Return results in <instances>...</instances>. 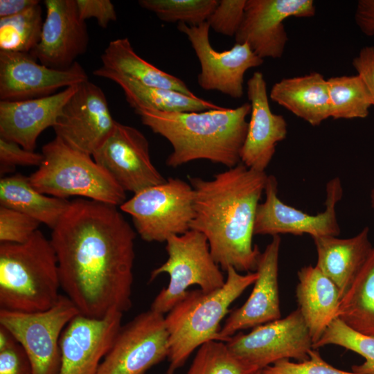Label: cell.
<instances>
[{
  "mask_svg": "<svg viewBox=\"0 0 374 374\" xmlns=\"http://www.w3.org/2000/svg\"><path fill=\"white\" fill-rule=\"evenodd\" d=\"M226 272L223 287L212 292L188 291L165 317L170 344L166 374H175L205 342L220 341V323L229 306L258 278L256 271L242 274L231 267Z\"/></svg>",
  "mask_w": 374,
  "mask_h": 374,
  "instance_id": "5b68a950",
  "label": "cell"
},
{
  "mask_svg": "<svg viewBox=\"0 0 374 374\" xmlns=\"http://www.w3.org/2000/svg\"><path fill=\"white\" fill-rule=\"evenodd\" d=\"M0 374H33L28 357L19 343L0 352Z\"/></svg>",
  "mask_w": 374,
  "mask_h": 374,
  "instance_id": "ab89813d",
  "label": "cell"
},
{
  "mask_svg": "<svg viewBox=\"0 0 374 374\" xmlns=\"http://www.w3.org/2000/svg\"><path fill=\"white\" fill-rule=\"evenodd\" d=\"M371 205L374 213V180H373V185L371 191Z\"/></svg>",
  "mask_w": 374,
  "mask_h": 374,
  "instance_id": "f6af8a7d",
  "label": "cell"
},
{
  "mask_svg": "<svg viewBox=\"0 0 374 374\" xmlns=\"http://www.w3.org/2000/svg\"><path fill=\"white\" fill-rule=\"evenodd\" d=\"M368 232V228L364 227L358 234L348 238L337 236L313 238L317 252L316 266L337 285L341 299L373 249Z\"/></svg>",
  "mask_w": 374,
  "mask_h": 374,
  "instance_id": "603a6c76",
  "label": "cell"
},
{
  "mask_svg": "<svg viewBox=\"0 0 374 374\" xmlns=\"http://www.w3.org/2000/svg\"><path fill=\"white\" fill-rule=\"evenodd\" d=\"M337 317L356 331L374 335V247L341 298Z\"/></svg>",
  "mask_w": 374,
  "mask_h": 374,
  "instance_id": "f1b7e54d",
  "label": "cell"
},
{
  "mask_svg": "<svg viewBox=\"0 0 374 374\" xmlns=\"http://www.w3.org/2000/svg\"><path fill=\"white\" fill-rule=\"evenodd\" d=\"M251 117L240 151V161L247 168L265 172L278 143L287 136V123L283 116L271 112L263 74L256 71L247 81Z\"/></svg>",
  "mask_w": 374,
  "mask_h": 374,
  "instance_id": "44dd1931",
  "label": "cell"
},
{
  "mask_svg": "<svg viewBox=\"0 0 374 374\" xmlns=\"http://www.w3.org/2000/svg\"><path fill=\"white\" fill-rule=\"evenodd\" d=\"M116 123L103 91L88 80L78 84L53 129L55 137L66 145L93 156L112 134Z\"/></svg>",
  "mask_w": 374,
  "mask_h": 374,
  "instance_id": "5bb4252c",
  "label": "cell"
},
{
  "mask_svg": "<svg viewBox=\"0 0 374 374\" xmlns=\"http://www.w3.org/2000/svg\"><path fill=\"white\" fill-rule=\"evenodd\" d=\"M44 159L41 152L24 149L18 143L0 137L1 173L10 172L17 166H39Z\"/></svg>",
  "mask_w": 374,
  "mask_h": 374,
  "instance_id": "74e56055",
  "label": "cell"
},
{
  "mask_svg": "<svg viewBox=\"0 0 374 374\" xmlns=\"http://www.w3.org/2000/svg\"><path fill=\"white\" fill-rule=\"evenodd\" d=\"M312 0H246L235 43H247L261 59L280 58L288 41L283 21L314 16Z\"/></svg>",
  "mask_w": 374,
  "mask_h": 374,
  "instance_id": "2e32d148",
  "label": "cell"
},
{
  "mask_svg": "<svg viewBox=\"0 0 374 374\" xmlns=\"http://www.w3.org/2000/svg\"><path fill=\"white\" fill-rule=\"evenodd\" d=\"M267 177L240 163L210 180L188 177L194 193L190 229L206 237L214 260L224 271L230 267L238 272L256 270L261 252L252 239Z\"/></svg>",
  "mask_w": 374,
  "mask_h": 374,
  "instance_id": "7a4b0ae2",
  "label": "cell"
},
{
  "mask_svg": "<svg viewBox=\"0 0 374 374\" xmlns=\"http://www.w3.org/2000/svg\"><path fill=\"white\" fill-rule=\"evenodd\" d=\"M39 3L38 0H1L0 18L17 15Z\"/></svg>",
  "mask_w": 374,
  "mask_h": 374,
  "instance_id": "7bdbcfd3",
  "label": "cell"
},
{
  "mask_svg": "<svg viewBox=\"0 0 374 374\" xmlns=\"http://www.w3.org/2000/svg\"><path fill=\"white\" fill-rule=\"evenodd\" d=\"M355 21L361 32L366 36H374V0L358 1Z\"/></svg>",
  "mask_w": 374,
  "mask_h": 374,
  "instance_id": "b9f144b4",
  "label": "cell"
},
{
  "mask_svg": "<svg viewBox=\"0 0 374 374\" xmlns=\"http://www.w3.org/2000/svg\"><path fill=\"white\" fill-rule=\"evenodd\" d=\"M44 159L28 176L40 193L61 199L75 196L116 206L126 201V192L92 156L72 149L60 139L45 144Z\"/></svg>",
  "mask_w": 374,
  "mask_h": 374,
  "instance_id": "8992f818",
  "label": "cell"
},
{
  "mask_svg": "<svg viewBox=\"0 0 374 374\" xmlns=\"http://www.w3.org/2000/svg\"><path fill=\"white\" fill-rule=\"evenodd\" d=\"M78 84L53 95L17 101L0 102V137L34 151L39 134L54 127Z\"/></svg>",
  "mask_w": 374,
  "mask_h": 374,
  "instance_id": "7402d4cb",
  "label": "cell"
},
{
  "mask_svg": "<svg viewBox=\"0 0 374 374\" xmlns=\"http://www.w3.org/2000/svg\"><path fill=\"white\" fill-rule=\"evenodd\" d=\"M255 371L232 354L225 342L212 340L198 348L186 374H251Z\"/></svg>",
  "mask_w": 374,
  "mask_h": 374,
  "instance_id": "836d02e7",
  "label": "cell"
},
{
  "mask_svg": "<svg viewBox=\"0 0 374 374\" xmlns=\"http://www.w3.org/2000/svg\"><path fill=\"white\" fill-rule=\"evenodd\" d=\"M88 75L77 61L69 68L55 69L29 53L0 51V99L17 101L53 95L59 89L79 84Z\"/></svg>",
  "mask_w": 374,
  "mask_h": 374,
  "instance_id": "e0dca14e",
  "label": "cell"
},
{
  "mask_svg": "<svg viewBox=\"0 0 374 374\" xmlns=\"http://www.w3.org/2000/svg\"><path fill=\"white\" fill-rule=\"evenodd\" d=\"M101 61L103 69L130 78L143 85L195 96L182 80L141 57L127 37L111 41L101 55Z\"/></svg>",
  "mask_w": 374,
  "mask_h": 374,
  "instance_id": "4316f807",
  "label": "cell"
},
{
  "mask_svg": "<svg viewBox=\"0 0 374 374\" xmlns=\"http://www.w3.org/2000/svg\"><path fill=\"white\" fill-rule=\"evenodd\" d=\"M46 17L40 40L30 53L39 63L55 69L71 66L89 44L85 21L75 0H45Z\"/></svg>",
  "mask_w": 374,
  "mask_h": 374,
  "instance_id": "d6986e66",
  "label": "cell"
},
{
  "mask_svg": "<svg viewBox=\"0 0 374 374\" xmlns=\"http://www.w3.org/2000/svg\"><path fill=\"white\" fill-rule=\"evenodd\" d=\"M135 238L117 206L70 202L50 240L61 288L81 314L100 319L131 308Z\"/></svg>",
  "mask_w": 374,
  "mask_h": 374,
  "instance_id": "6da1fadb",
  "label": "cell"
},
{
  "mask_svg": "<svg viewBox=\"0 0 374 374\" xmlns=\"http://www.w3.org/2000/svg\"><path fill=\"white\" fill-rule=\"evenodd\" d=\"M246 0H220L206 22L214 31L235 37L244 16Z\"/></svg>",
  "mask_w": 374,
  "mask_h": 374,
  "instance_id": "8d00e7d4",
  "label": "cell"
},
{
  "mask_svg": "<svg viewBox=\"0 0 374 374\" xmlns=\"http://www.w3.org/2000/svg\"><path fill=\"white\" fill-rule=\"evenodd\" d=\"M70 202L49 197L35 189L28 177L21 174L3 177L0 180V204L24 213L53 229Z\"/></svg>",
  "mask_w": 374,
  "mask_h": 374,
  "instance_id": "83f0119b",
  "label": "cell"
},
{
  "mask_svg": "<svg viewBox=\"0 0 374 374\" xmlns=\"http://www.w3.org/2000/svg\"><path fill=\"white\" fill-rule=\"evenodd\" d=\"M280 235H274L261 252L256 271L258 278L246 302L233 310L219 332L220 341L226 342L242 330L255 328L280 319L278 292Z\"/></svg>",
  "mask_w": 374,
  "mask_h": 374,
  "instance_id": "ffe728a7",
  "label": "cell"
},
{
  "mask_svg": "<svg viewBox=\"0 0 374 374\" xmlns=\"http://www.w3.org/2000/svg\"><path fill=\"white\" fill-rule=\"evenodd\" d=\"M79 314L75 304L61 294L53 306L44 311L22 312L0 309V326L8 330L22 346L30 362L33 374H58L61 335Z\"/></svg>",
  "mask_w": 374,
  "mask_h": 374,
  "instance_id": "9c48e42d",
  "label": "cell"
},
{
  "mask_svg": "<svg viewBox=\"0 0 374 374\" xmlns=\"http://www.w3.org/2000/svg\"><path fill=\"white\" fill-rule=\"evenodd\" d=\"M308 355L303 362L281 359L262 371L265 374H359L335 368L322 358L317 349L312 348Z\"/></svg>",
  "mask_w": 374,
  "mask_h": 374,
  "instance_id": "d590c367",
  "label": "cell"
},
{
  "mask_svg": "<svg viewBox=\"0 0 374 374\" xmlns=\"http://www.w3.org/2000/svg\"><path fill=\"white\" fill-rule=\"evenodd\" d=\"M96 76L109 79L123 89L130 107L136 109H152L165 112H192L220 109L223 107L174 90L152 87L100 67L93 71Z\"/></svg>",
  "mask_w": 374,
  "mask_h": 374,
  "instance_id": "484cf974",
  "label": "cell"
},
{
  "mask_svg": "<svg viewBox=\"0 0 374 374\" xmlns=\"http://www.w3.org/2000/svg\"><path fill=\"white\" fill-rule=\"evenodd\" d=\"M269 97L312 126L330 118L328 82L319 73L283 78L272 86Z\"/></svg>",
  "mask_w": 374,
  "mask_h": 374,
  "instance_id": "d4e9b609",
  "label": "cell"
},
{
  "mask_svg": "<svg viewBox=\"0 0 374 374\" xmlns=\"http://www.w3.org/2000/svg\"><path fill=\"white\" fill-rule=\"evenodd\" d=\"M218 0H140L139 6L165 22L197 26L206 22Z\"/></svg>",
  "mask_w": 374,
  "mask_h": 374,
  "instance_id": "d6a6232c",
  "label": "cell"
},
{
  "mask_svg": "<svg viewBox=\"0 0 374 374\" xmlns=\"http://www.w3.org/2000/svg\"><path fill=\"white\" fill-rule=\"evenodd\" d=\"M168 259L152 271L150 281L163 273L170 276L166 287L154 298L150 309L168 313L187 294V289L197 285L204 292H212L224 286L226 279L214 260L206 237L190 229L173 235L166 242Z\"/></svg>",
  "mask_w": 374,
  "mask_h": 374,
  "instance_id": "52a82bcc",
  "label": "cell"
},
{
  "mask_svg": "<svg viewBox=\"0 0 374 374\" xmlns=\"http://www.w3.org/2000/svg\"><path fill=\"white\" fill-rule=\"evenodd\" d=\"M123 314L112 311L100 319L81 314L75 317L60 337L58 374H98L100 365L121 327Z\"/></svg>",
  "mask_w": 374,
  "mask_h": 374,
  "instance_id": "ac0fdd59",
  "label": "cell"
},
{
  "mask_svg": "<svg viewBox=\"0 0 374 374\" xmlns=\"http://www.w3.org/2000/svg\"><path fill=\"white\" fill-rule=\"evenodd\" d=\"M60 288L57 256L42 231L24 243H0V309L48 310L58 301Z\"/></svg>",
  "mask_w": 374,
  "mask_h": 374,
  "instance_id": "277c9868",
  "label": "cell"
},
{
  "mask_svg": "<svg viewBox=\"0 0 374 374\" xmlns=\"http://www.w3.org/2000/svg\"><path fill=\"white\" fill-rule=\"evenodd\" d=\"M352 64L366 84L373 100L374 106V46H366L361 48Z\"/></svg>",
  "mask_w": 374,
  "mask_h": 374,
  "instance_id": "60d3db41",
  "label": "cell"
},
{
  "mask_svg": "<svg viewBox=\"0 0 374 374\" xmlns=\"http://www.w3.org/2000/svg\"><path fill=\"white\" fill-rule=\"evenodd\" d=\"M41 223L19 211L0 207V243H24Z\"/></svg>",
  "mask_w": 374,
  "mask_h": 374,
  "instance_id": "e575fe53",
  "label": "cell"
},
{
  "mask_svg": "<svg viewBox=\"0 0 374 374\" xmlns=\"http://www.w3.org/2000/svg\"><path fill=\"white\" fill-rule=\"evenodd\" d=\"M17 343V339L10 331L0 326V352L12 347Z\"/></svg>",
  "mask_w": 374,
  "mask_h": 374,
  "instance_id": "ee69618b",
  "label": "cell"
},
{
  "mask_svg": "<svg viewBox=\"0 0 374 374\" xmlns=\"http://www.w3.org/2000/svg\"><path fill=\"white\" fill-rule=\"evenodd\" d=\"M120 208L131 216L143 240L166 242L190 230L195 215L193 189L190 184L170 177L134 194Z\"/></svg>",
  "mask_w": 374,
  "mask_h": 374,
  "instance_id": "ba28073f",
  "label": "cell"
},
{
  "mask_svg": "<svg viewBox=\"0 0 374 374\" xmlns=\"http://www.w3.org/2000/svg\"><path fill=\"white\" fill-rule=\"evenodd\" d=\"M297 275L299 283L296 296L298 308L314 344L337 318L341 296L337 285L316 265L303 267Z\"/></svg>",
  "mask_w": 374,
  "mask_h": 374,
  "instance_id": "cb8c5ba5",
  "label": "cell"
},
{
  "mask_svg": "<svg viewBox=\"0 0 374 374\" xmlns=\"http://www.w3.org/2000/svg\"><path fill=\"white\" fill-rule=\"evenodd\" d=\"M265 193L264 202L259 204L257 208L254 235L308 234L312 238L339 235L336 206L343 197V187L339 177L327 183L325 209L315 215L305 213L281 201L278 196V181L274 175H268Z\"/></svg>",
  "mask_w": 374,
  "mask_h": 374,
  "instance_id": "7c38bea8",
  "label": "cell"
},
{
  "mask_svg": "<svg viewBox=\"0 0 374 374\" xmlns=\"http://www.w3.org/2000/svg\"><path fill=\"white\" fill-rule=\"evenodd\" d=\"M79 15L85 21L95 18L101 28H107L117 19L114 4L109 0H75Z\"/></svg>",
  "mask_w": 374,
  "mask_h": 374,
  "instance_id": "f35d334b",
  "label": "cell"
},
{
  "mask_svg": "<svg viewBox=\"0 0 374 374\" xmlns=\"http://www.w3.org/2000/svg\"><path fill=\"white\" fill-rule=\"evenodd\" d=\"M251 104L192 112H165L136 109L142 123L166 139L172 151L166 165L177 168L205 159L228 168L240 161V151L247 132V117Z\"/></svg>",
  "mask_w": 374,
  "mask_h": 374,
  "instance_id": "3957f363",
  "label": "cell"
},
{
  "mask_svg": "<svg viewBox=\"0 0 374 374\" xmlns=\"http://www.w3.org/2000/svg\"><path fill=\"white\" fill-rule=\"evenodd\" d=\"M92 157L125 192L135 194L166 181L151 161L148 139L130 125L117 122Z\"/></svg>",
  "mask_w": 374,
  "mask_h": 374,
  "instance_id": "9a60e30c",
  "label": "cell"
},
{
  "mask_svg": "<svg viewBox=\"0 0 374 374\" xmlns=\"http://www.w3.org/2000/svg\"><path fill=\"white\" fill-rule=\"evenodd\" d=\"M177 28L186 35L200 63L199 87L233 98H242L246 71L262 65L264 60L247 43H235L227 51L215 50L210 42V26L206 21L197 26L179 23Z\"/></svg>",
  "mask_w": 374,
  "mask_h": 374,
  "instance_id": "4fadbf2b",
  "label": "cell"
},
{
  "mask_svg": "<svg viewBox=\"0 0 374 374\" xmlns=\"http://www.w3.org/2000/svg\"><path fill=\"white\" fill-rule=\"evenodd\" d=\"M331 344L355 352L365 359L364 363L352 366L353 372L374 374V335L356 331L337 317L329 324L320 339L313 344L312 348L318 349Z\"/></svg>",
  "mask_w": 374,
  "mask_h": 374,
  "instance_id": "1f68e13d",
  "label": "cell"
},
{
  "mask_svg": "<svg viewBox=\"0 0 374 374\" xmlns=\"http://www.w3.org/2000/svg\"><path fill=\"white\" fill-rule=\"evenodd\" d=\"M251 374H265L262 370H257L252 372Z\"/></svg>",
  "mask_w": 374,
  "mask_h": 374,
  "instance_id": "bcb514c9",
  "label": "cell"
},
{
  "mask_svg": "<svg viewBox=\"0 0 374 374\" xmlns=\"http://www.w3.org/2000/svg\"><path fill=\"white\" fill-rule=\"evenodd\" d=\"M169 351L165 317L150 309L121 327L98 374H144L168 358Z\"/></svg>",
  "mask_w": 374,
  "mask_h": 374,
  "instance_id": "8fae6325",
  "label": "cell"
},
{
  "mask_svg": "<svg viewBox=\"0 0 374 374\" xmlns=\"http://www.w3.org/2000/svg\"><path fill=\"white\" fill-rule=\"evenodd\" d=\"M330 118H366L373 100L362 78L358 75H340L327 79Z\"/></svg>",
  "mask_w": 374,
  "mask_h": 374,
  "instance_id": "f546056e",
  "label": "cell"
},
{
  "mask_svg": "<svg viewBox=\"0 0 374 374\" xmlns=\"http://www.w3.org/2000/svg\"><path fill=\"white\" fill-rule=\"evenodd\" d=\"M225 343L232 354L256 370H262L281 359L305 361L313 348L299 308L285 318L253 328L247 334L239 332Z\"/></svg>",
  "mask_w": 374,
  "mask_h": 374,
  "instance_id": "30bf717a",
  "label": "cell"
},
{
  "mask_svg": "<svg viewBox=\"0 0 374 374\" xmlns=\"http://www.w3.org/2000/svg\"><path fill=\"white\" fill-rule=\"evenodd\" d=\"M43 24L40 4L17 15L0 18V51L30 53L40 40Z\"/></svg>",
  "mask_w": 374,
  "mask_h": 374,
  "instance_id": "4dcf8cb0",
  "label": "cell"
}]
</instances>
